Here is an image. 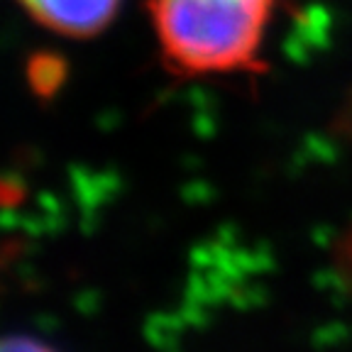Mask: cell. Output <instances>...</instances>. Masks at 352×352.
<instances>
[{"label": "cell", "instance_id": "obj_1", "mask_svg": "<svg viewBox=\"0 0 352 352\" xmlns=\"http://www.w3.org/2000/svg\"><path fill=\"white\" fill-rule=\"evenodd\" d=\"M274 0H149L162 56L179 74L254 72Z\"/></svg>", "mask_w": 352, "mask_h": 352}, {"label": "cell", "instance_id": "obj_2", "mask_svg": "<svg viewBox=\"0 0 352 352\" xmlns=\"http://www.w3.org/2000/svg\"><path fill=\"white\" fill-rule=\"evenodd\" d=\"M42 28L74 39L96 37L108 28L120 0H17Z\"/></svg>", "mask_w": 352, "mask_h": 352}, {"label": "cell", "instance_id": "obj_3", "mask_svg": "<svg viewBox=\"0 0 352 352\" xmlns=\"http://www.w3.org/2000/svg\"><path fill=\"white\" fill-rule=\"evenodd\" d=\"M28 81L39 98H50L64 81V61L56 54H37L28 64Z\"/></svg>", "mask_w": 352, "mask_h": 352}, {"label": "cell", "instance_id": "obj_4", "mask_svg": "<svg viewBox=\"0 0 352 352\" xmlns=\"http://www.w3.org/2000/svg\"><path fill=\"white\" fill-rule=\"evenodd\" d=\"M345 264H347V270L352 272V237H350V242H347V248H345Z\"/></svg>", "mask_w": 352, "mask_h": 352}]
</instances>
